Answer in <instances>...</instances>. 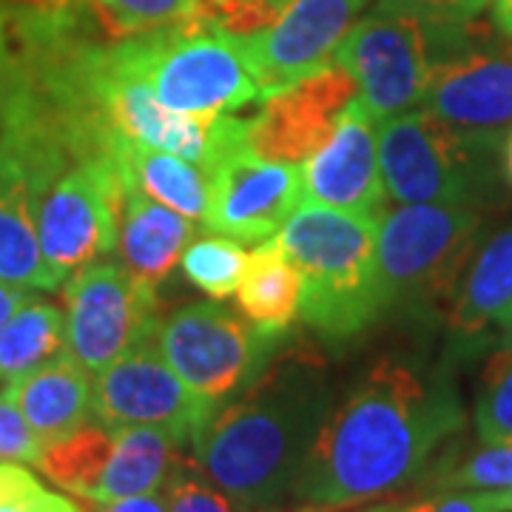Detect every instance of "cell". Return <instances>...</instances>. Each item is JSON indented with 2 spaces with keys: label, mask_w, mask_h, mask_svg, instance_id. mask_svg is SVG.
I'll use <instances>...</instances> for the list:
<instances>
[{
  "label": "cell",
  "mask_w": 512,
  "mask_h": 512,
  "mask_svg": "<svg viewBox=\"0 0 512 512\" xmlns=\"http://www.w3.org/2000/svg\"><path fill=\"white\" fill-rule=\"evenodd\" d=\"M464 430L447 362L379 356L328 407L291 493L316 507H350L419 484Z\"/></svg>",
  "instance_id": "cell-1"
},
{
  "label": "cell",
  "mask_w": 512,
  "mask_h": 512,
  "mask_svg": "<svg viewBox=\"0 0 512 512\" xmlns=\"http://www.w3.org/2000/svg\"><path fill=\"white\" fill-rule=\"evenodd\" d=\"M333 402L328 362L305 342L282 345L254 382L220 404L191 441V458L220 490L254 507H274Z\"/></svg>",
  "instance_id": "cell-2"
},
{
  "label": "cell",
  "mask_w": 512,
  "mask_h": 512,
  "mask_svg": "<svg viewBox=\"0 0 512 512\" xmlns=\"http://www.w3.org/2000/svg\"><path fill=\"white\" fill-rule=\"evenodd\" d=\"M376 217L305 202L276 242L302 276L299 316L328 345L359 339L382 319Z\"/></svg>",
  "instance_id": "cell-3"
},
{
  "label": "cell",
  "mask_w": 512,
  "mask_h": 512,
  "mask_svg": "<svg viewBox=\"0 0 512 512\" xmlns=\"http://www.w3.org/2000/svg\"><path fill=\"white\" fill-rule=\"evenodd\" d=\"M481 208L402 205L379 220L376 259L382 316L433 319L450 308L481 245Z\"/></svg>",
  "instance_id": "cell-4"
},
{
  "label": "cell",
  "mask_w": 512,
  "mask_h": 512,
  "mask_svg": "<svg viewBox=\"0 0 512 512\" xmlns=\"http://www.w3.org/2000/svg\"><path fill=\"white\" fill-rule=\"evenodd\" d=\"M501 151L447 126L424 106L379 126L384 191L399 205L481 208L501 191Z\"/></svg>",
  "instance_id": "cell-5"
},
{
  "label": "cell",
  "mask_w": 512,
  "mask_h": 512,
  "mask_svg": "<svg viewBox=\"0 0 512 512\" xmlns=\"http://www.w3.org/2000/svg\"><path fill=\"white\" fill-rule=\"evenodd\" d=\"M128 40L151 92L168 109L217 117L262 100L237 37L211 29L197 12Z\"/></svg>",
  "instance_id": "cell-6"
},
{
  "label": "cell",
  "mask_w": 512,
  "mask_h": 512,
  "mask_svg": "<svg viewBox=\"0 0 512 512\" xmlns=\"http://www.w3.org/2000/svg\"><path fill=\"white\" fill-rule=\"evenodd\" d=\"M464 26H436L376 6L356 20L333 60L348 69L359 86L356 97L382 126L424 103L436 63Z\"/></svg>",
  "instance_id": "cell-7"
},
{
  "label": "cell",
  "mask_w": 512,
  "mask_h": 512,
  "mask_svg": "<svg viewBox=\"0 0 512 512\" xmlns=\"http://www.w3.org/2000/svg\"><path fill=\"white\" fill-rule=\"evenodd\" d=\"M157 345L188 390L217 410L271 365L285 336L265 333L214 302H194L160 322Z\"/></svg>",
  "instance_id": "cell-8"
},
{
  "label": "cell",
  "mask_w": 512,
  "mask_h": 512,
  "mask_svg": "<svg viewBox=\"0 0 512 512\" xmlns=\"http://www.w3.org/2000/svg\"><path fill=\"white\" fill-rule=\"evenodd\" d=\"M211 205L205 225L239 242H262L279 234L302 200V168L262 160L248 146V120L217 114L211 123Z\"/></svg>",
  "instance_id": "cell-9"
},
{
  "label": "cell",
  "mask_w": 512,
  "mask_h": 512,
  "mask_svg": "<svg viewBox=\"0 0 512 512\" xmlns=\"http://www.w3.org/2000/svg\"><path fill=\"white\" fill-rule=\"evenodd\" d=\"M66 350L92 376L128 350L157 339V285L128 271L123 262H92L63 285Z\"/></svg>",
  "instance_id": "cell-10"
},
{
  "label": "cell",
  "mask_w": 512,
  "mask_h": 512,
  "mask_svg": "<svg viewBox=\"0 0 512 512\" xmlns=\"http://www.w3.org/2000/svg\"><path fill=\"white\" fill-rule=\"evenodd\" d=\"M421 106L473 140L507 148L512 134V37L495 40L487 29H476V20L467 23L436 63Z\"/></svg>",
  "instance_id": "cell-11"
},
{
  "label": "cell",
  "mask_w": 512,
  "mask_h": 512,
  "mask_svg": "<svg viewBox=\"0 0 512 512\" xmlns=\"http://www.w3.org/2000/svg\"><path fill=\"white\" fill-rule=\"evenodd\" d=\"M120 168L111 160L77 163L35 191L40 248L60 279L117 251Z\"/></svg>",
  "instance_id": "cell-12"
},
{
  "label": "cell",
  "mask_w": 512,
  "mask_h": 512,
  "mask_svg": "<svg viewBox=\"0 0 512 512\" xmlns=\"http://www.w3.org/2000/svg\"><path fill=\"white\" fill-rule=\"evenodd\" d=\"M214 413L188 390L160 353L157 339H148L94 379V421L120 427H160L183 447H191L200 427Z\"/></svg>",
  "instance_id": "cell-13"
},
{
  "label": "cell",
  "mask_w": 512,
  "mask_h": 512,
  "mask_svg": "<svg viewBox=\"0 0 512 512\" xmlns=\"http://www.w3.org/2000/svg\"><path fill=\"white\" fill-rule=\"evenodd\" d=\"M367 6L370 0H288L268 29L237 37L262 100L333 63Z\"/></svg>",
  "instance_id": "cell-14"
},
{
  "label": "cell",
  "mask_w": 512,
  "mask_h": 512,
  "mask_svg": "<svg viewBox=\"0 0 512 512\" xmlns=\"http://www.w3.org/2000/svg\"><path fill=\"white\" fill-rule=\"evenodd\" d=\"M356 94V80L333 60L262 100V109L248 120V146L262 160L305 163L333 137L342 111Z\"/></svg>",
  "instance_id": "cell-15"
},
{
  "label": "cell",
  "mask_w": 512,
  "mask_h": 512,
  "mask_svg": "<svg viewBox=\"0 0 512 512\" xmlns=\"http://www.w3.org/2000/svg\"><path fill=\"white\" fill-rule=\"evenodd\" d=\"M302 200L379 220V211L387 200L379 163V137L376 123L359 97L350 100L348 109L342 111L339 126L328 143L305 160Z\"/></svg>",
  "instance_id": "cell-16"
},
{
  "label": "cell",
  "mask_w": 512,
  "mask_h": 512,
  "mask_svg": "<svg viewBox=\"0 0 512 512\" xmlns=\"http://www.w3.org/2000/svg\"><path fill=\"white\" fill-rule=\"evenodd\" d=\"M0 390L18 404L43 450L94 419L92 373L69 350L15 382L3 384Z\"/></svg>",
  "instance_id": "cell-17"
},
{
  "label": "cell",
  "mask_w": 512,
  "mask_h": 512,
  "mask_svg": "<svg viewBox=\"0 0 512 512\" xmlns=\"http://www.w3.org/2000/svg\"><path fill=\"white\" fill-rule=\"evenodd\" d=\"M191 239L194 225L188 217L123 180L117 208V251L128 271L151 285H160L177 268Z\"/></svg>",
  "instance_id": "cell-18"
},
{
  "label": "cell",
  "mask_w": 512,
  "mask_h": 512,
  "mask_svg": "<svg viewBox=\"0 0 512 512\" xmlns=\"http://www.w3.org/2000/svg\"><path fill=\"white\" fill-rule=\"evenodd\" d=\"M512 305V225L484 239L447 308L453 356L473 350L495 319Z\"/></svg>",
  "instance_id": "cell-19"
},
{
  "label": "cell",
  "mask_w": 512,
  "mask_h": 512,
  "mask_svg": "<svg viewBox=\"0 0 512 512\" xmlns=\"http://www.w3.org/2000/svg\"><path fill=\"white\" fill-rule=\"evenodd\" d=\"M0 279L40 291L63 285L40 248L32 188L6 154H0Z\"/></svg>",
  "instance_id": "cell-20"
},
{
  "label": "cell",
  "mask_w": 512,
  "mask_h": 512,
  "mask_svg": "<svg viewBox=\"0 0 512 512\" xmlns=\"http://www.w3.org/2000/svg\"><path fill=\"white\" fill-rule=\"evenodd\" d=\"M117 168L123 180L143 188L148 197L168 205L171 211L194 222H205L208 217L211 177L205 165L191 163L163 148L126 140L117 151Z\"/></svg>",
  "instance_id": "cell-21"
},
{
  "label": "cell",
  "mask_w": 512,
  "mask_h": 512,
  "mask_svg": "<svg viewBox=\"0 0 512 512\" xmlns=\"http://www.w3.org/2000/svg\"><path fill=\"white\" fill-rule=\"evenodd\" d=\"M109 467L100 478L92 504H111L134 495L160 493L180 461V441L160 427H120Z\"/></svg>",
  "instance_id": "cell-22"
},
{
  "label": "cell",
  "mask_w": 512,
  "mask_h": 512,
  "mask_svg": "<svg viewBox=\"0 0 512 512\" xmlns=\"http://www.w3.org/2000/svg\"><path fill=\"white\" fill-rule=\"evenodd\" d=\"M237 302L239 313L259 330L274 336H285L291 330L302 302V276L276 237L248 254Z\"/></svg>",
  "instance_id": "cell-23"
},
{
  "label": "cell",
  "mask_w": 512,
  "mask_h": 512,
  "mask_svg": "<svg viewBox=\"0 0 512 512\" xmlns=\"http://www.w3.org/2000/svg\"><path fill=\"white\" fill-rule=\"evenodd\" d=\"M66 350V311L32 296L0 328V387L52 362Z\"/></svg>",
  "instance_id": "cell-24"
},
{
  "label": "cell",
  "mask_w": 512,
  "mask_h": 512,
  "mask_svg": "<svg viewBox=\"0 0 512 512\" xmlns=\"http://www.w3.org/2000/svg\"><path fill=\"white\" fill-rule=\"evenodd\" d=\"M114 444H117V436L111 427L89 421L72 436L49 444L37 461V467L66 493L92 501L100 487V478L109 467Z\"/></svg>",
  "instance_id": "cell-25"
},
{
  "label": "cell",
  "mask_w": 512,
  "mask_h": 512,
  "mask_svg": "<svg viewBox=\"0 0 512 512\" xmlns=\"http://www.w3.org/2000/svg\"><path fill=\"white\" fill-rule=\"evenodd\" d=\"M419 484L424 490H510L512 444H481L470 453L450 444Z\"/></svg>",
  "instance_id": "cell-26"
},
{
  "label": "cell",
  "mask_w": 512,
  "mask_h": 512,
  "mask_svg": "<svg viewBox=\"0 0 512 512\" xmlns=\"http://www.w3.org/2000/svg\"><path fill=\"white\" fill-rule=\"evenodd\" d=\"M248 265V254L234 237H202L194 239L183 254V274L188 282L211 299H228L237 293L242 274Z\"/></svg>",
  "instance_id": "cell-27"
},
{
  "label": "cell",
  "mask_w": 512,
  "mask_h": 512,
  "mask_svg": "<svg viewBox=\"0 0 512 512\" xmlns=\"http://www.w3.org/2000/svg\"><path fill=\"white\" fill-rule=\"evenodd\" d=\"M476 436L481 444H512V350H493L481 370L476 407Z\"/></svg>",
  "instance_id": "cell-28"
},
{
  "label": "cell",
  "mask_w": 512,
  "mask_h": 512,
  "mask_svg": "<svg viewBox=\"0 0 512 512\" xmlns=\"http://www.w3.org/2000/svg\"><path fill=\"white\" fill-rule=\"evenodd\" d=\"M163 495L168 512H276L274 507H254L228 495L202 473L194 458L183 456L165 478Z\"/></svg>",
  "instance_id": "cell-29"
},
{
  "label": "cell",
  "mask_w": 512,
  "mask_h": 512,
  "mask_svg": "<svg viewBox=\"0 0 512 512\" xmlns=\"http://www.w3.org/2000/svg\"><path fill=\"white\" fill-rule=\"evenodd\" d=\"M202 0H92L111 37H131L191 18Z\"/></svg>",
  "instance_id": "cell-30"
},
{
  "label": "cell",
  "mask_w": 512,
  "mask_h": 512,
  "mask_svg": "<svg viewBox=\"0 0 512 512\" xmlns=\"http://www.w3.org/2000/svg\"><path fill=\"white\" fill-rule=\"evenodd\" d=\"M367 512H501L498 490H427L413 501H384Z\"/></svg>",
  "instance_id": "cell-31"
},
{
  "label": "cell",
  "mask_w": 512,
  "mask_h": 512,
  "mask_svg": "<svg viewBox=\"0 0 512 512\" xmlns=\"http://www.w3.org/2000/svg\"><path fill=\"white\" fill-rule=\"evenodd\" d=\"M376 6L436 26H458L478 20L490 0H376Z\"/></svg>",
  "instance_id": "cell-32"
},
{
  "label": "cell",
  "mask_w": 512,
  "mask_h": 512,
  "mask_svg": "<svg viewBox=\"0 0 512 512\" xmlns=\"http://www.w3.org/2000/svg\"><path fill=\"white\" fill-rule=\"evenodd\" d=\"M43 456V444L23 419L20 407L0 390V461L37 464Z\"/></svg>",
  "instance_id": "cell-33"
},
{
  "label": "cell",
  "mask_w": 512,
  "mask_h": 512,
  "mask_svg": "<svg viewBox=\"0 0 512 512\" xmlns=\"http://www.w3.org/2000/svg\"><path fill=\"white\" fill-rule=\"evenodd\" d=\"M0 512H83L77 504H74L72 498H66V495L52 493V490H46V487H37L35 493L23 495L18 501H9V504H3Z\"/></svg>",
  "instance_id": "cell-34"
},
{
  "label": "cell",
  "mask_w": 512,
  "mask_h": 512,
  "mask_svg": "<svg viewBox=\"0 0 512 512\" xmlns=\"http://www.w3.org/2000/svg\"><path fill=\"white\" fill-rule=\"evenodd\" d=\"M37 487H43V484L26 467H20L15 461H0V507L35 493Z\"/></svg>",
  "instance_id": "cell-35"
},
{
  "label": "cell",
  "mask_w": 512,
  "mask_h": 512,
  "mask_svg": "<svg viewBox=\"0 0 512 512\" xmlns=\"http://www.w3.org/2000/svg\"><path fill=\"white\" fill-rule=\"evenodd\" d=\"M94 512H168L163 490L160 493L134 495V498H123V501H111V504H97Z\"/></svg>",
  "instance_id": "cell-36"
},
{
  "label": "cell",
  "mask_w": 512,
  "mask_h": 512,
  "mask_svg": "<svg viewBox=\"0 0 512 512\" xmlns=\"http://www.w3.org/2000/svg\"><path fill=\"white\" fill-rule=\"evenodd\" d=\"M32 299V293L26 291L23 285H12V282H3L0 279V328L20 311L26 302Z\"/></svg>",
  "instance_id": "cell-37"
},
{
  "label": "cell",
  "mask_w": 512,
  "mask_h": 512,
  "mask_svg": "<svg viewBox=\"0 0 512 512\" xmlns=\"http://www.w3.org/2000/svg\"><path fill=\"white\" fill-rule=\"evenodd\" d=\"M495 328H498V339H501V348L512 350V305L507 308V311L501 313L498 319H495Z\"/></svg>",
  "instance_id": "cell-38"
},
{
  "label": "cell",
  "mask_w": 512,
  "mask_h": 512,
  "mask_svg": "<svg viewBox=\"0 0 512 512\" xmlns=\"http://www.w3.org/2000/svg\"><path fill=\"white\" fill-rule=\"evenodd\" d=\"M498 504H501V512H512V487L498 490Z\"/></svg>",
  "instance_id": "cell-39"
},
{
  "label": "cell",
  "mask_w": 512,
  "mask_h": 512,
  "mask_svg": "<svg viewBox=\"0 0 512 512\" xmlns=\"http://www.w3.org/2000/svg\"><path fill=\"white\" fill-rule=\"evenodd\" d=\"M504 154H507V174H510V180H512V134L507 137V148H504Z\"/></svg>",
  "instance_id": "cell-40"
},
{
  "label": "cell",
  "mask_w": 512,
  "mask_h": 512,
  "mask_svg": "<svg viewBox=\"0 0 512 512\" xmlns=\"http://www.w3.org/2000/svg\"><path fill=\"white\" fill-rule=\"evenodd\" d=\"M3 12H6V0H0V55H3Z\"/></svg>",
  "instance_id": "cell-41"
},
{
  "label": "cell",
  "mask_w": 512,
  "mask_h": 512,
  "mask_svg": "<svg viewBox=\"0 0 512 512\" xmlns=\"http://www.w3.org/2000/svg\"><path fill=\"white\" fill-rule=\"evenodd\" d=\"M296 512H333V507H316V504H311V507H302V510Z\"/></svg>",
  "instance_id": "cell-42"
},
{
  "label": "cell",
  "mask_w": 512,
  "mask_h": 512,
  "mask_svg": "<svg viewBox=\"0 0 512 512\" xmlns=\"http://www.w3.org/2000/svg\"><path fill=\"white\" fill-rule=\"evenodd\" d=\"M271 3H276V6H285L288 0H271Z\"/></svg>",
  "instance_id": "cell-43"
}]
</instances>
